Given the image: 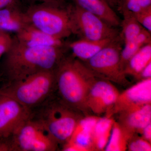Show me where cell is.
Returning a JSON list of instances; mask_svg holds the SVG:
<instances>
[{
    "mask_svg": "<svg viewBox=\"0 0 151 151\" xmlns=\"http://www.w3.org/2000/svg\"><path fill=\"white\" fill-rule=\"evenodd\" d=\"M2 55H0V59H1V58L2 57Z\"/></svg>",
    "mask_w": 151,
    "mask_h": 151,
    "instance_id": "obj_34",
    "label": "cell"
},
{
    "mask_svg": "<svg viewBox=\"0 0 151 151\" xmlns=\"http://www.w3.org/2000/svg\"><path fill=\"white\" fill-rule=\"evenodd\" d=\"M142 138L149 142H151V123L146 126L142 131Z\"/></svg>",
    "mask_w": 151,
    "mask_h": 151,
    "instance_id": "obj_30",
    "label": "cell"
},
{
    "mask_svg": "<svg viewBox=\"0 0 151 151\" xmlns=\"http://www.w3.org/2000/svg\"><path fill=\"white\" fill-rule=\"evenodd\" d=\"M137 21L145 29L151 32V7L144 9L134 15Z\"/></svg>",
    "mask_w": 151,
    "mask_h": 151,
    "instance_id": "obj_25",
    "label": "cell"
},
{
    "mask_svg": "<svg viewBox=\"0 0 151 151\" xmlns=\"http://www.w3.org/2000/svg\"><path fill=\"white\" fill-rule=\"evenodd\" d=\"M13 42V37L10 33L0 29V55L5 54L10 48Z\"/></svg>",
    "mask_w": 151,
    "mask_h": 151,
    "instance_id": "obj_26",
    "label": "cell"
},
{
    "mask_svg": "<svg viewBox=\"0 0 151 151\" xmlns=\"http://www.w3.org/2000/svg\"><path fill=\"white\" fill-rule=\"evenodd\" d=\"M98 78L89 91L86 99V108L100 115L112 108L120 93L108 80Z\"/></svg>",
    "mask_w": 151,
    "mask_h": 151,
    "instance_id": "obj_11",
    "label": "cell"
},
{
    "mask_svg": "<svg viewBox=\"0 0 151 151\" xmlns=\"http://www.w3.org/2000/svg\"><path fill=\"white\" fill-rule=\"evenodd\" d=\"M29 23L22 6H11L0 10V29L16 34Z\"/></svg>",
    "mask_w": 151,
    "mask_h": 151,
    "instance_id": "obj_15",
    "label": "cell"
},
{
    "mask_svg": "<svg viewBox=\"0 0 151 151\" xmlns=\"http://www.w3.org/2000/svg\"><path fill=\"white\" fill-rule=\"evenodd\" d=\"M150 62L151 43L142 47L132 57L124 68V73L138 78L142 70Z\"/></svg>",
    "mask_w": 151,
    "mask_h": 151,
    "instance_id": "obj_20",
    "label": "cell"
},
{
    "mask_svg": "<svg viewBox=\"0 0 151 151\" xmlns=\"http://www.w3.org/2000/svg\"><path fill=\"white\" fill-rule=\"evenodd\" d=\"M71 5L64 1L30 4L25 10L30 23L49 35L60 39L72 33Z\"/></svg>",
    "mask_w": 151,
    "mask_h": 151,
    "instance_id": "obj_4",
    "label": "cell"
},
{
    "mask_svg": "<svg viewBox=\"0 0 151 151\" xmlns=\"http://www.w3.org/2000/svg\"><path fill=\"white\" fill-rule=\"evenodd\" d=\"M120 114V124L133 134L141 133L146 126L151 123V104Z\"/></svg>",
    "mask_w": 151,
    "mask_h": 151,
    "instance_id": "obj_14",
    "label": "cell"
},
{
    "mask_svg": "<svg viewBox=\"0 0 151 151\" xmlns=\"http://www.w3.org/2000/svg\"><path fill=\"white\" fill-rule=\"evenodd\" d=\"M122 41L119 35L83 63L99 78L121 85L127 84L129 81L121 64Z\"/></svg>",
    "mask_w": 151,
    "mask_h": 151,
    "instance_id": "obj_6",
    "label": "cell"
},
{
    "mask_svg": "<svg viewBox=\"0 0 151 151\" xmlns=\"http://www.w3.org/2000/svg\"><path fill=\"white\" fill-rule=\"evenodd\" d=\"M32 113L0 91V139L11 137Z\"/></svg>",
    "mask_w": 151,
    "mask_h": 151,
    "instance_id": "obj_9",
    "label": "cell"
},
{
    "mask_svg": "<svg viewBox=\"0 0 151 151\" xmlns=\"http://www.w3.org/2000/svg\"><path fill=\"white\" fill-rule=\"evenodd\" d=\"M127 149L130 151H151V143L142 137H133L129 141Z\"/></svg>",
    "mask_w": 151,
    "mask_h": 151,
    "instance_id": "obj_24",
    "label": "cell"
},
{
    "mask_svg": "<svg viewBox=\"0 0 151 151\" xmlns=\"http://www.w3.org/2000/svg\"><path fill=\"white\" fill-rule=\"evenodd\" d=\"M55 87V71H45L7 82L0 91L32 111L51 97Z\"/></svg>",
    "mask_w": 151,
    "mask_h": 151,
    "instance_id": "obj_3",
    "label": "cell"
},
{
    "mask_svg": "<svg viewBox=\"0 0 151 151\" xmlns=\"http://www.w3.org/2000/svg\"><path fill=\"white\" fill-rule=\"evenodd\" d=\"M151 77V62L144 69L142 70L138 78H142V80L148 79Z\"/></svg>",
    "mask_w": 151,
    "mask_h": 151,
    "instance_id": "obj_29",
    "label": "cell"
},
{
    "mask_svg": "<svg viewBox=\"0 0 151 151\" xmlns=\"http://www.w3.org/2000/svg\"><path fill=\"white\" fill-rule=\"evenodd\" d=\"M50 98L41 105L42 108L36 118L58 145H64L70 139L81 118L76 110L61 100L54 101Z\"/></svg>",
    "mask_w": 151,
    "mask_h": 151,
    "instance_id": "obj_5",
    "label": "cell"
},
{
    "mask_svg": "<svg viewBox=\"0 0 151 151\" xmlns=\"http://www.w3.org/2000/svg\"><path fill=\"white\" fill-rule=\"evenodd\" d=\"M64 0H24V1L29 3L30 4L39 3L54 2L60 1Z\"/></svg>",
    "mask_w": 151,
    "mask_h": 151,
    "instance_id": "obj_32",
    "label": "cell"
},
{
    "mask_svg": "<svg viewBox=\"0 0 151 151\" xmlns=\"http://www.w3.org/2000/svg\"><path fill=\"white\" fill-rule=\"evenodd\" d=\"M114 122L115 121L109 116L99 117L92 133V151L105 150L111 136Z\"/></svg>",
    "mask_w": 151,
    "mask_h": 151,
    "instance_id": "obj_18",
    "label": "cell"
},
{
    "mask_svg": "<svg viewBox=\"0 0 151 151\" xmlns=\"http://www.w3.org/2000/svg\"><path fill=\"white\" fill-rule=\"evenodd\" d=\"M111 7L118 6L119 0H104Z\"/></svg>",
    "mask_w": 151,
    "mask_h": 151,
    "instance_id": "obj_33",
    "label": "cell"
},
{
    "mask_svg": "<svg viewBox=\"0 0 151 151\" xmlns=\"http://www.w3.org/2000/svg\"><path fill=\"white\" fill-rule=\"evenodd\" d=\"M134 134L128 131L120 123L114 122L111 136L105 147L106 151L127 150L129 141Z\"/></svg>",
    "mask_w": 151,
    "mask_h": 151,
    "instance_id": "obj_19",
    "label": "cell"
},
{
    "mask_svg": "<svg viewBox=\"0 0 151 151\" xmlns=\"http://www.w3.org/2000/svg\"><path fill=\"white\" fill-rule=\"evenodd\" d=\"M118 37L99 40L80 39L68 44V47L71 50L74 57L81 61H85L94 56Z\"/></svg>",
    "mask_w": 151,
    "mask_h": 151,
    "instance_id": "obj_17",
    "label": "cell"
},
{
    "mask_svg": "<svg viewBox=\"0 0 151 151\" xmlns=\"http://www.w3.org/2000/svg\"><path fill=\"white\" fill-rule=\"evenodd\" d=\"M74 4L94 14L113 27L121 25V22L113 8L104 0H72Z\"/></svg>",
    "mask_w": 151,
    "mask_h": 151,
    "instance_id": "obj_16",
    "label": "cell"
},
{
    "mask_svg": "<svg viewBox=\"0 0 151 151\" xmlns=\"http://www.w3.org/2000/svg\"><path fill=\"white\" fill-rule=\"evenodd\" d=\"M0 151H14L11 137L0 139Z\"/></svg>",
    "mask_w": 151,
    "mask_h": 151,
    "instance_id": "obj_27",
    "label": "cell"
},
{
    "mask_svg": "<svg viewBox=\"0 0 151 151\" xmlns=\"http://www.w3.org/2000/svg\"><path fill=\"white\" fill-rule=\"evenodd\" d=\"M117 7L122 13L129 12L135 15L142 10L139 0H119Z\"/></svg>",
    "mask_w": 151,
    "mask_h": 151,
    "instance_id": "obj_23",
    "label": "cell"
},
{
    "mask_svg": "<svg viewBox=\"0 0 151 151\" xmlns=\"http://www.w3.org/2000/svg\"><path fill=\"white\" fill-rule=\"evenodd\" d=\"M24 1V0H0V10L11 6L22 7Z\"/></svg>",
    "mask_w": 151,
    "mask_h": 151,
    "instance_id": "obj_28",
    "label": "cell"
},
{
    "mask_svg": "<svg viewBox=\"0 0 151 151\" xmlns=\"http://www.w3.org/2000/svg\"><path fill=\"white\" fill-rule=\"evenodd\" d=\"M14 37L20 43L28 46H64L63 40L49 35L30 23L16 34Z\"/></svg>",
    "mask_w": 151,
    "mask_h": 151,
    "instance_id": "obj_13",
    "label": "cell"
},
{
    "mask_svg": "<svg viewBox=\"0 0 151 151\" xmlns=\"http://www.w3.org/2000/svg\"><path fill=\"white\" fill-rule=\"evenodd\" d=\"M99 118L88 116L80 119L70 139L63 145V150L92 151V133Z\"/></svg>",
    "mask_w": 151,
    "mask_h": 151,
    "instance_id": "obj_12",
    "label": "cell"
},
{
    "mask_svg": "<svg viewBox=\"0 0 151 151\" xmlns=\"http://www.w3.org/2000/svg\"><path fill=\"white\" fill-rule=\"evenodd\" d=\"M70 14L72 33L80 39L99 40L116 38L120 35L116 27L75 4L71 5Z\"/></svg>",
    "mask_w": 151,
    "mask_h": 151,
    "instance_id": "obj_8",
    "label": "cell"
},
{
    "mask_svg": "<svg viewBox=\"0 0 151 151\" xmlns=\"http://www.w3.org/2000/svg\"><path fill=\"white\" fill-rule=\"evenodd\" d=\"M151 33L144 28L134 40L124 45L121 53V66L124 71V68L132 57L142 47L151 43Z\"/></svg>",
    "mask_w": 151,
    "mask_h": 151,
    "instance_id": "obj_21",
    "label": "cell"
},
{
    "mask_svg": "<svg viewBox=\"0 0 151 151\" xmlns=\"http://www.w3.org/2000/svg\"><path fill=\"white\" fill-rule=\"evenodd\" d=\"M151 104V78L142 80L120 93L112 109V113L132 111Z\"/></svg>",
    "mask_w": 151,
    "mask_h": 151,
    "instance_id": "obj_10",
    "label": "cell"
},
{
    "mask_svg": "<svg viewBox=\"0 0 151 151\" xmlns=\"http://www.w3.org/2000/svg\"><path fill=\"white\" fill-rule=\"evenodd\" d=\"M11 138L14 151H54L58 147V144L33 113Z\"/></svg>",
    "mask_w": 151,
    "mask_h": 151,
    "instance_id": "obj_7",
    "label": "cell"
},
{
    "mask_svg": "<svg viewBox=\"0 0 151 151\" xmlns=\"http://www.w3.org/2000/svg\"><path fill=\"white\" fill-rule=\"evenodd\" d=\"M122 14L124 19L121 22L122 29L120 36L125 45L134 40L144 28L137 21L134 14L129 12Z\"/></svg>",
    "mask_w": 151,
    "mask_h": 151,
    "instance_id": "obj_22",
    "label": "cell"
},
{
    "mask_svg": "<svg viewBox=\"0 0 151 151\" xmlns=\"http://www.w3.org/2000/svg\"><path fill=\"white\" fill-rule=\"evenodd\" d=\"M56 87L61 101L76 110L86 108L89 91L99 78L74 57H64L55 71Z\"/></svg>",
    "mask_w": 151,
    "mask_h": 151,
    "instance_id": "obj_2",
    "label": "cell"
},
{
    "mask_svg": "<svg viewBox=\"0 0 151 151\" xmlns=\"http://www.w3.org/2000/svg\"><path fill=\"white\" fill-rule=\"evenodd\" d=\"M141 9H144L151 7V0H139Z\"/></svg>",
    "mask_w": 151,
    "mask_h": 151,
    "instance_id": "obj_31",
    "label": "cell"
},
{
    "mask_svg": "<svg viewBox=\"0 0 151 151\" xmlns=\"http://www.w3.org/2000/svg\"><path fill=\"white\" fill-rule=\"evenodd\" d=\"M62 47H30L13 37L12 45L3 55L2 71L7 82L45 71H55L65 57Z\"/></svg>",
    "mask_w": 151,
    "mask_h": 151,
    "instance_id": "obj_1",
    "label": "cell"
}]
</instances>
